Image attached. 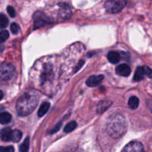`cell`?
Masks as SVG:
<instances>
[{"instance_id":"obj_18","label":"cell","mask_w":152,"mask_h":152,"mask_svg":"<svg viewBox=\"0 0 152 152\" xmlns=\"http://www.w3.org/2000/svg\"><path fill=\"white\" fill-rule=\"evenodd\" d=\"M77 123L76 121H71L70 123H68L66 126L64 128V132L65 133H70V132H73L74 129L77 128Z\"/></svg>"},{"instance_id":"obj_6","label":"cell","mask_w":152,"mask_h":152,"mask_svg":"<svg viewBox=\"0 0 152 152\" xmlns=\"http://www.w3.org/2000/svg\"><path fill=\"white\" fill-rule=\"evenodd\" d=\"M121 152H143V145L139 141H132L123 148Z\"/></svg>"},{"instance_id":"obj_4","label":"cell","mask_w":152,"mask_h":152,"mask_svg":"<svg viewBox=\"0 0 152 152\" xmlns=\"http://www.w3.org/2000/svg\"><path fill=\"white\" fill-rule=\"evenodd\" d=\"M127 4V0H107L105 7L111 13H117L121 11Z\"/></svg>"},{"instance_id":"obj_9","label":"cell","mask_w":152,"mask_h":152,"mask_svg":"<svg viewBox=\"0 0 152 152\" xmlns=\"http://www.w3.org/2000/svg\"><path fill=\"white\" fill-rule=\"evenodd\" d=\"M111 104H112V102L111 100L101 101L98 103L97 106H96V111H97L98 114H102L111 106Z\"/></svg>"},{"instance_id":"obj_13","label":"cell","mask_w":152,"mask_h":152,"mask_svg":"<svg viewBox=\"0 0 152 152\" xmlns=\"http://www.w3.org/2000/svg\"><path fill=\"white\" fill-rule=\"evenodd\" d=\"M50 104L49 102H43L41 105H40V108H39L38 111V116L39 117H43L46 113L48 112V111L50 108Z\"/></svg>"},{"instance_id":"obj_7","label":"cell","mask_w":152,"mask_h":152,"mask_svg":"<svg viewBox=\"0 0 152 152\" xmlns=\"http://www.w3.org/2000/svg\"><path fill=\"white\" fill-rule=\"evenodd\" d=\"M131 72H132V70H131L129 65H128L127 64H121V65H118L116 68L117 74H118L119 76H121V77H128V76L130 75Z\"/></svg>"},{"instance_id":"obj_2","label":"cell","mask_w":152,"mask_h":152,"mask_svg":"<svg viewBox=\"0 0 152 152\" xmlns=\"http://www.w3.org/2000/svg\"><path fill=\"white\" fill-rule=\"evenodd\" d=\"M128 124L121 114H116L110 119L106 126V132L113 138H120L127 132Z\"/></svg>"},{"instance_id":"obj_17","label":"cell","mask_w":152,"mask_h":152,"mask_svg":"<svg viewBox=\"0 0 152 152\" xmlns=\"http://www.w3.org/2000/svg\"><path fill=\"white\" fill-rule=\"evenodd\" d=\"M30 145V138L27 137L25 139L24 142L19 146V151L20 152H28L29 150Z\"/></svg>"},{"instance_id":"obj_21","label":"cell","mask_w":152,"mask_h":152,"mask_svg":"<svg viewBox=\"0 0 152 152\" xmlns=\"http://www.w3.org/2000/svg\"><path fill=\"white\" fill-rule=\"evenodd\" d=\"M142 71H143L144 75L146 76L148 78H152V70L151 68L146 66V65H144V66L142 67Z\"/></svg>"},{"instance_id":"obj_25","label":"cell","mask_w":152,"mask_h":152,"mask_svg":"<svg viewBox=\"0 0 152 152\" xmlns=\"http://www.w3.org/2000/svg\"><path fill=\"white\" fill-rule=\"evenodd\" d=\"M61 126H62V123H59L56 126H55L54 128H53V129H52L51 131H50V134H54V133H56V132H57L59 130V129H60Z\"/></svg>"},{"instance_id":"obj_8","label":"cell","mask_w":152,"mask_h":152,"mask_svg":"<svg viewBox=\"0 0 152 152\" xmlns=\"http://www.w3.org/2000/svg\"><path fill=\"white\" fill-rule=\"evenodd\" d=\"M104 77L102 75H94L91 76L86 81V84L89 87H95L100 84L103 80Z\"/></svg>"},{"instance_id":"obj_5","label":"cell","mask_w":152,"mask_h":152,"mask_svg":"<svg viewBox=\"0 0 152 152\" xmlns=\"http://www.w3.org/2000/svg\"><path fill=\"white\" fill-rule=\"evenodd\" d=\"M34 28L37 29L39 28L44 26L46 24H48L51 22V19L48 16L45 15L42 12H36L34 14Z\"/></svg>"},{"instance_id":"obj_1","label":"cell","mask_w":152,"mask_h":152,"mask_svg":"<svg viewBox=\"0 0 152 152\" xmlns=\"http://www.w3.org/2000/svg\"><path fill=\"white\" fill-rule=\"evenodd\" d=\"M39 96L35 91H28L21 95L16 105L17 114L22 117L29 115L34 111L39 103Z\"/></svg>"},{"instance_id":"obj_26","label":"cell","mask_w":152,"mask_h":152,"mask_svg":"<svg viewBox=\"0 0 152 152\" xmlns=\"http://www.w3.org/2000/svg\"><path fill=\"white\" fill-rule=\"evenodd\" d=\"M84 60H81V61H80V62H79L78 63V65H77V66L76 67V68H75V70H74V72H77V71H78L80 69V68H82V66H83V64H84Z\"/></svg>"},{"instance_id":"obj_16","label":"cell","mask_w":152,"mask_h":152,"mask_svg":"<svg viewBox=\"0 0 152 152\" xmlns=\"http://www.w3.org/2000/svg\"><path fill=\"white\" fill-rule=\"evenodd\" d=\"M144 74L142 71V67H138L135 71L134 76V80L136 82H140L143 80Z\"/></svg>"},{"instance_id":"obj_20","label":"cell","mask_w":152,"mask_h":152,"mask_svg":"<svg viewBox=\"0 0 152 152\" xmlns=\"http://www.w3.org/2000/svg\"><path fill=\"white\" fill-rule=\"evenodd\" d=\"M9 32L6 30H2L0 31V43H3L8 39Z\"/></svg>"},{"instance_id":"obj_10","label":"cell","mask_w":152,"mask_h":152,"mask_svg":"<svg viewBox=\"0 0 152 152\" xmlns=\"http://www.w3.org/2000/svg\"><path fill=\"white\" fill-rule=\"evenodd\" d=\"M108 61L112 64H117L120 60V53L116 51H110L107 56Z\"/></svg>"},{"instance_id":"obj_23","label":"cell","mask_w":152,"mask_h":152,"mask_svg":"<svg viewBox=\"0 0 152 152\" xmlns=\"http://www.w3.org/2000/svg\"><path fill=\"white\" fill-rule=\"evenodd\" d=\"M19 25L16 23H12L11 25H10V31H11L12 34H16L18 32H19Z\"/></svg>"},{"instance_id":"obj_28","label":"cell","mask_w":152,"mask_h":152,"mask_svg":"<svg viewBox=\"0 0 152 152\" xmlns=\"http://www.w3.org/2000/svg\"><path fill=\"white\" fill-rule=\"evenodd\" d=\"M3 96H4V94H3L2 91L0 90V100H1V99H2Z\"/></svg>"},{"instance_id":"obj_3","label":"cell","mask_w":152,"mask_h":152,"mask_svg":"<svg viewBox=\"0 0 152 152\" xmlns=\"http://www.w3.org/2000/svg\"><path fill=\"white\" fill-rule=\"evenodd\" d=\"M16 69L12 64L2 63L0 65V82H7L15 75Z\"/></svg>"},{"instance_id":"obj_11","label":"cell","mask_w":152,"mask_h":152,"mask_svg":"<svg viewBox=\"0 0 152 152\" xmlns=\"http://www.w3.org/2000/svg\"><path fill=\"white\" fill-rule=\"evenodd\" d=\"M139 104H140V100L137 96H132L129 98V107L132 110H135L138 108L139 106Z\"/></svg>"},{"instance_id":"obj_12","label":"cell","mask_w":152,"mask_h":152,"mask_svg":"<svg viewBox=\"0 0 152 152\" xmlns=\"http://www.w3.org/2000/svg\"><path fill=\"white\" fill-rule=\"evenodd\" d=\"M12 130L10 128H5L1 132V139L4 142H9L10 141V134Z\"/></svg>"},{"instance_id":"obj_15","label":"cell","mask_w":152,"mask_h":152,"mask_svg":"<svg viewBox=\"0 0 152 152\" xmlns=\"http://www.w3.org/2000/svg\"><path fill=\"white\" fill-rule=\"evenodd\" d=\"M11 121V115L7 112H2L0 114V123L7 124Z\"/></svg>"},{"instance_id":"obj_19","label":"cell","mask_w":152,"mask_h":152,"mask_svg":"<svg viewBox=\"0 0 152 152\" xmlns=\"http://www.w3.org/2000/svg\"><path fill=\"white\" fill-rule=\"evenodd\" d=\"M8 25V19L5 15L1 13L0 14V29L5 28Z\"/></svg>"},{"instance_id":"obj_24","label":"cell","mask_w":152,"mask_h":152,"mask_svg":"<svg viewBox=\"0 0 152 152\" xmlns=\"http://www.w3.org/2000/svg\"><path fill=\"white\" fill-rule=\"evenodd\" d=\"M7 11L10 17L13 18L16 16V10H15V9L13 8L12 6H8V7H7Z\"/></svg>"},{"instance_id":"obj_14","label":"cell","mask_w":152,"mask_h":152,"mask_svg":"<svg viewBox=\"0 0 152 152\" xmlns=\"http://www.w3.org/2000/svg\"><path fill=\"white\" fill-rule=\"evenodd\" d=\"M22 134L19 130H13L10 134V141L14 142H18L21 140Z\"/></svg>"},{"instance_id":"obj_22","label":"cell","mask_w":152,"mask_h":152,"mask_svg":"<svg viewBox=\"0 0 152 152\" xmlns=\"http://www.w3.org/2000/svg\"><path fill=\"white\" fill-rule=\"evenodd\" d=\"M0 152H14V148L11 145L0 146Z\"/></svg>"},{"instance_id":"obj_27","label":"cell","mask_w":152,"mask_h":152,"mask_svg":"<svg viewBox=\"0 0 152 152\" xmlns=\"http://www.w3.org/2000/svg\"><path fill=\"white\" fill-rule=\"evenodd\" d=\"M147 106L152 113V99H148L147 100Z\"/></svg>"}]
</instances>
